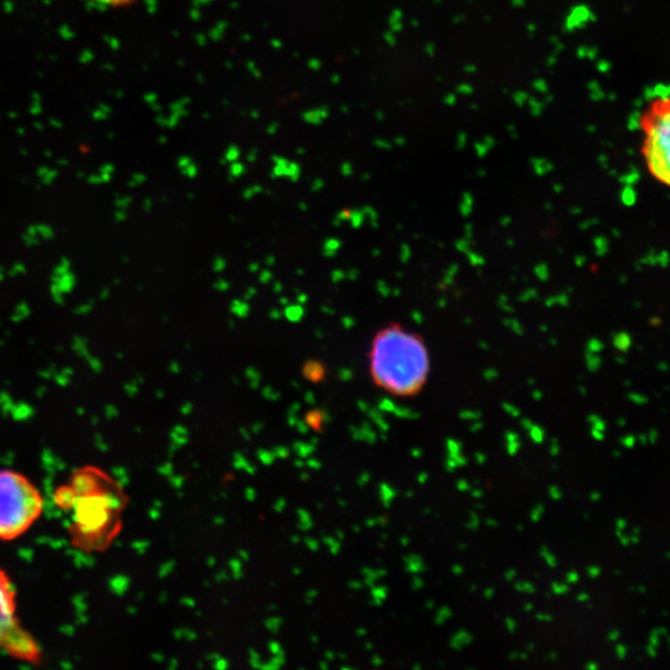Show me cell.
Returning <instances> with one entry per match:
<instances>
[{"instance_id": "7a4b0ae2", "label": "cell", "mask_w": 670, "mask_h": 670, "mask_svg": "<svg viewBox=\"0 0 670 670\" xmlns=\"http://www.w3.org/2000/svg\"><path fill=\"white\" fill-rule=\"evenodd\" d=\"M640 153L655 182L670 187V85L658 86L639 115Z\"/></svg>"}, {"instance_id": "6da1fadb", "label": "cell", "mask_w": 670, "mask_h": 670, "mask_svg": "<svg viewBox=\"0 0 670 670\" xmlns=\"http://www.w3.org/2000/svg\"><path fill=\"white\" fill-rule=\"evenodd\" d=\"M368 360L374 384L399 397L418 394L431 371V356L425 339L399 323H391L376 332Z\"/></svg>"}, {"instance_id": "52a82bcc", "label": "cell", "mask_w": 670, "mask_h": 670, "mask_svg": "<svg viewBox=\"0 0 670 670\" xmlns=\"http://www.w3.org/2000/svg\"><path fill=\"white\" fill-rule=\"evenodd\" d=\"M323 415L319 411H311L306 415V423L308 426L312 427L313 430H321L322 428Z\"/></svg>"}, {"instance_id": "277c9868", "label": "cell", "mask_w": 670, "mask_h": 670, "mask_svg": "<svg viewBox=\"0 0 670 670\" xmlns=\"http://www.w3.org/2000/svg\"><path fill=\"white\" fill-rule=\"evenodd\" d=\"M0 650L18 659L37 662L40 652L16 617V593L11 578L0 570Z\"/></svg>"}, {"instance_id": "5b68a950", "label": "cell", "mask_w": 670, "mask_h": 670, "mask_svg": "<svg viewBox=\"0 0 670 670\" xmlns=\"http://www.w3.org/2000/svg\"><path fill=\"white\" fill-rule=\"evenodd\" d=\"M303 374L306 379L311 383H321L325 378V368L324 365L317 361H309L304 365Z\"/></svg>"}, {"instance_id": "3957f363", "label": "cell", "mask_w": 670, "mask_h": 670, "mask_svg": "<svg viewBox=\"0 0 670 670\" xmlns=\"http://www.w3.org/2000/svg\"><path fill=\"white\" fill-rule=\"evenodd\" d=\"M42 499L35 485L19 473L0 472V539L14 540L42 515Z\"/></svg>"}, {"instance_id": "8992f818", "label": "cell", "mask_w": 670, "mask_h": 670, "mask_svg": "<svg viewBox=\"0 0 670 670\" xmlns=\"http://www.w3.org/2000/svg\"><path fill=\"white\" fill-rule=\"evenodd\" d=\"M94 1L99 3V6L118 9V8H127V6H133L135 3H138L139 0H94Z\"/></svg>"}]
</instances>
